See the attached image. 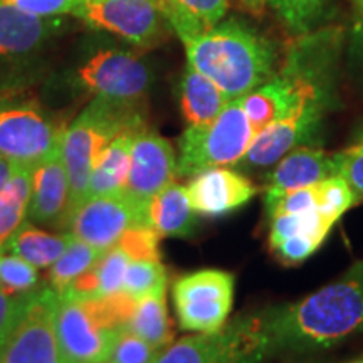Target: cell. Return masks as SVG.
I'll return each mask as SVG.
<instances>
[{"label": "cell", "instance_id": "obj_9", "mask_svg": "<svg viewBox=\"0 0 363 363\" xmlns=\"http://www.w3.org/2000/svg\"><path fill=\"white\" fill-rule=\"evenodd\" d=\"M65 128L29 98L0 96V157L34 169L61 143Z\"/></svg>", "mask_w": 363, "mask_h": 363}, {"label": "cell", "instance_id": "obj_19", "mask_svg": "<svg viewBox=\"0 0 363 363\" xmlns=\"http://www.w3.org/2000/svg\"><path fill=\"white\" fill-rule=\"evenodd\" d=\"M180 110L189 126L206 125L216 120L230 99L219 86L187 62L179 83Z\"/></svg>", "mask_w": 363, "mask_h": 363}, {"label": "cell", "instance_id": "obj_2", "mask_svg": "<svg viewBox=\"0 0 363 363\" xmlns=\"http://www.w3.org/2000/svg\"><path fill=\"white\" fill-rule=\"evenodd\" d=\"M271 355L330 348L363 330V259L301 301L257 313Z\"/></svg>", "mask_w": 363, "mask_h": 363}, {"label": "cell", "instance_id": "obj_8", "mask_svg": "<svg viewBox=\"0 0 363 363\" xmlns=\"http://www.w3.org/2000/svg\"><path fill=\"white\" fill-rule=\"evenodd\" d=\"M272 355L257 315L235 318L212 333H197L172 342L155 363H266Z\"/></svg>", "mask_w": 363, "mask_h": 363}, {"label": "cell", "instance_id": "obj_11", "mask_svg": "<svg viewBox=\"0 0 363 363\" xmlns=\"http://www.w3.org/2000/svg\"><path fill=\"white\" fill-rule=\"evenodd\" d=\"M235 278L222 269H201L174 283V305L182 330L212 333L224 328L233 310Z\"/></svg>", "mask_w": 363, "mask_h": 363}, {"label": "cell", "instance_id": "obj_14", "mask_svg": "<svg viewBox=\"0 0 363 363\" xmlns=\"http://www.w3.org/2000/svg\"><path fill=\"white\" fill-rule=\"evenodd\" d=\"M175 177L177 155L172 143L145 126L136 133L131 147L130 170L123 194L140 206L148 207L158 192L174 184Z\"/></svg>", "mask_w": 363, "mask_h": 363}, {"label": "cell", "instance_id": "obj_5", "mask_svg": "<svg viewBox=\"0 0 363 363\" xmlns=\"http://www.w3.org/2000/svg\"><path fill=\"white\" fill-rule=\"evenodd\" d=\"M254 140L240 99L229 101L216 120L206 125L187 126L180 135L177 175L192 179L217 167L238 165Z\"/></svg>", "mask_w": 363, "mask_h": 363}, {"label": "cell", "instance_id": "obj_22", "mask_svg": "<svg viewBox=\"0 0 363 363\" xmlns=\"http://www.w3.org/2000/svg\"><path fill=\"white\" fill-rule=\"evenodd\" d=\"M71 239L72 234L44 233L26 220L0 251L16 254L39 269L51 267L69 246Z\"/></svg>", "mask_w": 363, "mask_h": 363}, {"label": "cell", "instance_id": "obj_6", "mask_svg": "<svg viewBox=\"0 0 363 363\" xmlns=\"http://www.w3.org/2000/svg\"><path fill=\"white\" fill-rule=\"evenodd\" d=\"M71 83L93 98L142 106L153 84L150 66L116 45L88 49L71 71Z\"/></svg>", "mask_w": 363, "mask_h": 363}, {"label": "cell", "instance_id": "obj_27", "mask_svg": "<svg viewBox=\"0 0 363 363\" xmlns=\"http://www.w3.org/2000/svg\"><path fill=\"white\" fill-rule=\"evenodd\" d=\"M330 4L331 0H269L271 9L294 38L318 29Z\"/></svg>", "mask_w": 363, "mask_h": 363}, {"label": "cell", "instance_id": "obj_45", "mask_svg": "<svg viewBox=\"0 0 363 363\" xmlns=\"http://www.w3.org/2000/svg\"><path fill=\"white\" fill-rule=\"evenodd\" d=\"M158 2H160V4H162V0H158Z\"/></svg>", "mask_w": 363, "mask_h": 363}, {"label": "cell", "instance_id": "obj_26", "mask_svg": "<svg viewBox=\"0 0 363 363\" xmlns=\"http://www.w3.org/2000/svg\"><path fill=\"white\" fill-rule=\"evenodd\" d=\"M103 252L104 251H99V249L89 246V244L72 235L69 246L66 247V251L61 254V257L49 269L48 278L51 289L61 294L78 276L96 264Z\"/></svg>", "mask_w": 363, "mask_h": 363}, {"label": "cell", "instance_id": "obj_40", "mask_svg": "<svg viewBox=\"0 0 363 363\" xmlns=\"http://www.w3.org/2000/svg\"><path fill=\"white\" fill-rule=\"evenodd\" d=\"M353 49L363 61V0H353Z\"/></svg>", "mask_w": 363, "mask_h": 363}, {"label": "cell", "instance_id": "obj_28", "mask_svg": "<svg viewBox=\"0 0 363 363\" xmlns=\"http://www.w3.org/2000/svg\"><path fill=\"white\" fill-rule=\"evenodd\" d=\"M313 192H315L316 211L330 225L337 224L345 212L357 206L355 194L348 182L340 175L318 182L313 185Z\"/></svg>", "mask_w": 363, "mask_h": 363}, {"label": "cell", "instance_id": "obj_15", "mask_svg": "<svg viewBox=\"0 0 363 363\" xmlns=\"http://www.w3.org/2000/svg\"><path fill=\"white\" fill-rule=\"evenodd\" d=\"M62 17H39L0 4V67L26 66L65 30Z\"/></svg>", "mask_w": 363, "mask_h": 363}, {"label": "cell", "instance_id": "obj_36", "mask_svg": "<svg viewBox=\"0 0 363 363\" xmlns=\"http://www.w3.org/2000/svg\"><path fill=\"white\" fill-rule=\"evenodd\" d=\"M81 0H12L11 6L39 17L72 16Z\"/></svg>", "mask_w": 363, "mask_h": 363}, {"label": "cell", "instance_id": "obj_44", "mask_svg": "<svg viewBox=\"0 0 363 363\" xmlns=\"http://www.w3.org/2000/svg\"><path fill=\"white\" fill-rule=\"evenodd\" d=\"M352 363H363V358H362V360H357V362H352Z\"/></svg>", "mask_w": 363, "mask_h": 363}, {"label": "cell", "instance_id": "obj_34", "mask_svg": "<svg viewBox=\"0 0 363 363\" xmlns=\"http://www.w3.org/2000/svg\"><path fill=\"white\" fill-rule=\"evenodd\" d=\"M158 240L160 235L152 227L136 225L121 235L116 246L130 257V261H160Z\"/></svg>", "mask_w": 363, "mask_h": 363}, {"label": "cell", "instance_id": "obj_18", "mask_svg": "<svg viewBox=\"0 0 363 363\" xmlns=\"http://www.w3.org/2000/svg\"><path fill=\"white\" fill-rule=\"evenodd\" d=\"M71 216V185L62 160L61 143L33 169L29 219L38 224L61 225Z\"/></svg>", "mask_w": 363, "mask_h": 363}, {"label": "cell", "instance_id": "obj_38", "mask_svg": "<svg viewBox=\"0 0 363 363\" xmlns=\"http://www.w3.org/2000/svg\"><path fill=\"white\" fill-rule=\"evenodd\" d=\"M299 233H301V214L274 216L269 227V246H278L279 242Z\"/></svg>", "mask_w": 363, "mask_h": 363}, {"label": "cell", "instance_id": "obj_17", "mask_svg": "<svg viewBox=\"0 0 363 363\" xmlns=\"http://www.w3.org/2000/svg\"><path fill=\"white\" fill-rule=\"evenodd\" d=\"M337 175L335 153L311 147H298L272 165L266 179L264 208L266 212L283 197L284 194L298 189H306L318 182Z\"/></svg>", "mask_w": 363, "mask_h": 363}, {"label": "cell", "instance_id": "obj_29", "mask_svg": "<svg viewBox=\"0 0 363 363\" xmlns=\"http://www.w3.org/2000/svg\"><path fill=\"white\" fill-rule=\"evenodd\" d=\"M167 289V269L160 261H130L123 279V291L140 301Z\"/></svg>", "mask_w": 363, "mask_h": 363}, {"label": "cell", "instance_id": "obj_7", "mask_svg": "<svg viewBox=\"0 0 363 363\" xmlns=\"http://www.w3.org/2000/svg\"><path fill=\"white\" fill-rule=\"evenodd\" d=\"M120 330L103 296L57 294L56 335L61 363H106Z\"/></svg>", "mask_w": 363, "mask_h": 363}, {"label": "cell", "instance_id": "obj_39", "mask_svg": "<svg viewBox=\"0 0 363 363\" xmlns=\"http://www.w3.org/2000/svg\"><path fill=\"white\" fill-rule=\"evenodd\" d=\"M22 298L24 296H11L0 288V350L6 343L13 323H16L22 305Z\"/></svg>", "mask_w": 363, "mask_h": 363}, {"label": "cell", "instance_id": "obj_33", "mask_svg": "<svg viewBox=\"0 0 363 363\" xmlns=\"http://www.w3.org/2000/svg\"><path fill=\"white\" fill-rule=\"evenodd\" d=\"M158 353L133 331L121 328L116 333L106 363H155Z\"/></svg>", "mask_w": 363, "mask_h": 363}, {"label": "cell", "instance_id": "obj_43", "mask_svg": "<svg viewBox=\"0 0 363 363\" xmlns=\"http://www.w3.org/2000/svg\"><path fill=\"white\" fill-rule=\"evenodd\" d=\"M12 0H0V4H11Z\"/></svg>", "mask_w": 363, "mask_h": 363}, {"label": "cell", "instance_id": "obj_3", "mask_svg": "<svg viewBox=\"0 0 363 363\" xmlns=\"http://www.w3.org/2000/svg\"><path fill=\"white\" fill-rule=\"evenodd\" d=\"M187 62L219 86L230 101L267 81L278 69L274 43L246 22L222 19L211 29L182 39Z\"/></svg>", "mask_w": 363, "mask_h": 363}, {"label": "cell", "instance_id": "obj_21", "mask_svg": "<svg viewBox=\"0 0 363 363\" xmlns=\"http://www.w3.org/2000/svg\"><path fill=\"white\" fill-rule=\"evenodd\" d=\"M143 128L123 131L108 145L91 174L88 197H101V195H116L123 192L126 179H128L131 147H133L136 133Z\"/></svg>", "mask_w": 363, "mask_h": 363}, {"label": "cell", "instance_id": "obj_25", "mask_svg": "<svg viewBox=\"0 0 363 363\" xmlns=\"http://www.w3.org/2000/svg\"><path fill=\"white\" fill-rule=\"evenodd\" d=\"M33 169L19 167L0 192V249L12 238L29 214Z\"/></svg>", "mask_w": 363, "mask_h": 363}, {"label": "cell", "instance_id": "obj_32", "mask_svg": "<svg viewBox=\"0 0 363 363\" xmlns=\"http://www.w3.org/2000/svg\"><path fill=\"white\" fill-rule=\"evenodd\" d=\"M130 264V257L115 246L103 252L99 261L94 264L98 276L99 296H110L123 289V279L126 267Z\"/></svg>", "mask_w": 363, "mask_h": 363}, {"label": "cell", "instance_id": "obj_13", "mask_svg": "<svg viewBox=\"0 0 363 363\" xmlns=\"http://www.w3.org/2000/svg\"><path fill=\"white\" fill-rule=\"evenodd\" d=\"M71 234L89 246L108 251L131 227L148 225V207L131 201L123 192L88 197L67 219Z\"/></svg>", "mask_w": 363, "mask_h": 363}, {"label": "cell", "instance_id": "obj_35", "mask_svg": "<svg viewBox=\"0 0 363 363\" xmlns=\"http://www.w3.org/2000/svg\"><path fill=\"white\" fill-rule=\"evenodd\" d=\"M325 240L315 235L299 233L296 235H291L289 239L279 242L278 246L271 247L276 257L286 266H298L305 262L308 257L313 256L318 247L323 244Z\"/></svg>", "mask_w": 363, "mask_h": 363}, {"label": "cell", "instance_id": "obj_10", "mask_svg": "<svg viewBox=\"0 0 363 363\" xmlns=\"http://www.w3.org/2000/svg\"><path fill=\"white\" fill-rule=\"evenodd\" d=\"M72 16L142 49L163 43L172 29L158 0H81Z\"/></svg>", "mask_w": 363, "mask_h": 363}, {"label": "cell", "instance_id": "obj_23", "mask_svg": "<svg viewBox=\"0 0 363 363\" xmlns=\"http://www.w3.org/2000/svg\"><path fill=\"white\" fill-rule=\"evenodd\" d=\"M227 6V0H162L172 30L180 40L219 24Z\"/></svg>", "mask_w": 363, "mask_h": 363}, {"label": "cell", "instance_id": "obj_12", "mask_svg": "<svg viewBox=\"0 0 363 363\" xmlns=\"http://www.w3.org/2000/svg\"><path fill=\"white\" fill-rule=\"evenodd\" d=\"M56 305L57 293L51 288L22 298L16 323L0 350V363H61Z\"/></svg>", "mask_w": 363, "mask_h": 363}, {"label": "cell", "instance_id": "obj_20", "mask_svg": "<svg viewBox=\"0 0 363 363\" xmlns=\"http://www.w3.org/2000/svg\"><path fill=\"white\" fill-rule=\"evenodd\" d=\"M148 224L160 238H189L197 224V212L190 206L185 187L170 184L148 203Z\"/></svg>", "mask_w": 363, "mask_h": 363}, {"label": "cell", "instance_id": "obj_31", "mask_svg": "<svg viewBox=\"0 0 363 363\" xmlns=\"http://www.w3.org/2000/svg\"><path fill=\"white\" fill-rule=\"evenodd\" d=\"M337 175L343 177L358 203H363V128L347 148L335 152Z\"/></svg>", "mask_w": 363, "mask_h": 363}, {"label": "cell", "instance_id": "obj_24", "mask_svg": "<svg viewBox=\"0 0 363 363\" xmlns=\"http://www.w3.org/2000/svg\"><path fill=\"white\" fill-rule=\"evenodd\" d=\"M126 328L152 345L157 352L169 347L174 340V330H172L169 311H167L165 291L140 299Z\"/></svg>", "mask_w": 363, "mask_h": 363}, {"label": "cell", "instance_id": "obj_41", "mask_svg": "<svg viewBox=\"0 0 363 363\" xmlns=\"http://www.w3.org/2000/svg\"><path fill=\"white\" fill-rule=\"evenodd\" d=\"M17 169H19V165H16V163L7 160V158L0 157V192H2V189L6 187L7 182L12 179V175L16 174Z\"/></svg>", "mask_w": 363, "mask_h": 363}, {"label": "cell", "instance_id": "obj_4", "mask_svg": "<svg viewBox=\"0 0 363 363\" xmlns=\"http://www.w3.org/2000/svg\"><path fill=\"white\" fill-rule=\"evenodd\" d=\"M147 126L142 108L93 98L61 136V153L71 185V212L88 197L98 158L118 135Z\"/></svg>", "mask_w": 363, "mask_h": 363}, {"label": "cell", "instance_id": "obj_37", "mask_svg": "<svg viewBox=\"0 0 363 363\" xmlns=\"http://www.w3.org/2000/svg\"><path fill=\"white\" fill-rule=\"evenodd\" d=\"M316 208L315 201V192H313V185L306 189H298L293 192L284 194L274 206L271 207V211H267L266 214L269 219L274 216L281 214H305V212Z\"/></svg>", "mask_w": 363, "mask_h": 363}, {"label": "cell", "instance_id": "obj_16", "mask_svg": "<svg viewBox=\"0 0 363 363\" xmlns=\"http://www.w3.org/2000/svg\"><path fill=\"white\" fill-rule=\"evenodd\" d=\"M185 192L199 216L220 217L246 206L257 194V187L246 175L217 167L192 177Z\"/></svg>", "mask_w": 363, "mask_h": 363}, {"label": "cell", "instance_id": "obj_30", "mask_svg": "<svg viewBox=\"0 0 363 363\" xmlns=\"http://www.w3.org/2000/svg\"><path fill=\"white\" fill-rule=\"evenodd\" d=\"M38 267L16 256L0 251V288L11 296H26L38 289Z\"/></svg>", "mask_w": 363, "mask_h": 363}, {"label": "cell", "instance_id": "obj_42", "mask_svg": "<svg viewBox=\"0 0 363 363\" xmlns=\"http://www.w3.org/2000/svg\"><path fill=\"white\" fill-rule=\"evenodd\" d=\"M238 2L246 9L249 13H252V16L256 17H261L262 13H264L269 0H238Z\"/></svg>", "mask_w": 363, "mask_h": 363}, {"label": "cell", "instance_id": "obj_1", "mask_svg": "<svg viewBox=\"0 0 363 363\" xmlns=\"http://www.w3.org/2000/svg\"><path fill=\"white\" fill-rule=\"evenodd\" d=\"M343 30L318 27L296 35L274 71L284 94V111L259 135L238 165L240 170H259L278 163L298 147H316L326 116L337 108L338 62Z\"/></svg>", "mask_w": 363, "mask_h": 363}]
</instances>
